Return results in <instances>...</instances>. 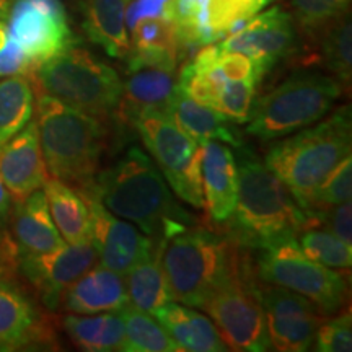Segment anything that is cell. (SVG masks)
I'll return each mask as SVG.
<instances>
[{
	"label": "cell",
	"mask_w": 352,
	"mask_h": 352,
	"mask_svg": "<svg viewBox=\"0 0 352 352\" xmlns=\"http://www.w3.org/2000/svg\"><path fill=\"white\" fill-rule=\"evenodd\" d=\"M87 195L95 196L116 217L135 223L153 240L170 239L195 222L175 201L158 166L139 147H131L103 171Z\"/></svg>",
	"instance_id": "1"
},
{
	"label": "cell",
	"mask_w": 352,
	"mask_h": 352,
	"mask_svg": "<svg viewBox=\"0 0 352 352\" xmlns=\"http://www.w3.org/2000/svg\"><path fill=\"white\" fill-rule=\"evenodd\" d=\"M236 164L239 197L232 214L235 243L261 248L318 226L315 215L302 209L290 189L256 157L240 151Z\"/></svg>",
	"instance_id": "2"
},
{
	"label": "cell",
	"mask_w": 352,
	"mask_h": 352,
	"mask_svg": "<svg viewBox=\"0 0 352 352\" xmlns=\"http://www.w3.org/2000/svg\"><path fill=\"white\" fill-rule=\"evenodd\" d=\"M36 111L39 144L47 171L52 178L83 195L90 192L107 147L104 126L98 118L46 94L39 95Z\"/></svg>",
	"instance_id": "3"
},
{
	"label": "cell",
	"mask_w": 352,
	"mask_h": 352,
	"mask_svg": "<svg viewBox=\"0 0 352 352\" xmlns=\"http://www.w3.org/2000/svg\"><path fill=\"white\" fill-rule=\"evenodd\" d=\"M351 111L340 108L320 124L303 127L292 138H280L267 152L264 165L310 214L316 189L342 158L351 155Z\"/></svg>",
	"instance_id": "4"
},
{
	"label": "cell",
	"mask_w": 352,
	"mask_h": 352,
	"mask_svg": "<svg viewBox=\"0 0 352 352\" xmlns=\"http://www.w3.org/2000/svg\"><path fill=\"white\" fill-rule=\"evenodd\" d=\"M241 256L235 241L206 228L186 227L162 245V266L171 300L202 307Z\"/></svg>",
	"instance_id": "5"
},
{
	"label": "cell",
	"mask_w": 352,
	"mask_h": 352,
	"mask_svg": "<svg viewBox=\"0 0 352 352\" xmlns=\"http://www.w3.org/2000/svg\"><path fill=\"white\" fill-rule=\"evenodd\" d=\"M36 82L43 94L98 120L116 111L122 95L120 74L76 44L39 64Z\"/></svg>",
	"instance_id": "6"
},
{
	"label": "cell",
	"mask_w": 352,
	"mask_h": 352,
	"mask_svg": "<svg viewBox=\"0 0 352 352\" xmlns=\"http://www.w3.org/2000/svg\"><path fill=\"white\" fill-rule=\"evenodd\" d=\"M341 95L342 83L331 76L296 74L254 101L246 131L261 140L285 138L323 120Z\"/></svg>",
	"instance_id": "7"
},
{
	"label": "cell",
	"mask_w": 352,
	"mask_h": 352,
	"mask_svg": "<svg viewBox=\"0 0 352 352\" xmlns=\"http://www.w3.org/2000/svg\"><path fill=\"white\" fill-rule=\"evenodd\" d=\"M258 276L263 283L280 285L308 298L323 314H336L346 303V276L308 258L297 236H285L261 246Z\"/></svg>",
	"instance_id": "8"
},
{
	"label": "cell",
	"mask_w": 352,
	"mask_h": 352,
	"mask_svg": "<svg viewBox=\"0 0 352 352\" xmlns=\"http://www.w3.org/2000/svg\"><path fill=\"white\" fill-rule=\"evenodd\" d=\"M204 308L228 349L263 352L270 349L266 318L253 280L252 267L243 253L230 274L220 283Z\"/></svg>",
	"instance_id": "9"
},
{
	"label": "cell",
	"mask_w": 352,
	"mask_h": 352,
	"mask_svg": "<svg viewBox=\"0 0 352 352\" xmlns=\"http://www.w3.org/2000/svg\"><path fill=\"white\" fill-rule=\"evenodd\" d=\"M132 124L176 196L192 208H204L201 144L179 129L165 111L142 113Z\"/></svg>",
	"instance_id": "10"
},
{
	"label": "cell",
	"mask_w": 352,
	"mask_h": 352,
	"mask_svg": "<svg viewBox=\"0 0 352 352\" xmlns=\"http://www.w3.org/2000/svg\"><path fill=\"white\" fill-rule=\"evenodd\" d=\"M6 21L8 36L34 69L74 44L60 0H12Z\"/></svg>",
	"instance_id": "11"
},
{
	"label": "cell",
	"mask_w": 352,
	"mask_h": 352,
	"mask_svg": "<svg viewBox=\"0 0 352 352\" xmlns=\"http://www.w3.org/2000/svg\"><path fill=\"white\" fill-rule=\"evenodd\" d=\"M258 294L266 318L270 347L283 352L311 349L323 321V311L308 298L280 285L258 284Z\"/></svg>",
	"instance_id": "12"
},
{
	"label": "cell",
	"mask_w": 352,
	"mask_h": 352,
	"mask_svg": "<svg viewBox=\"0 0 352 352\" xmlns=\"http://www.w3.org/2000/svg\"><path fill=\"white\" fill-rule=\"evenodd\" d=\"M98 261L94 241L64 243L44 254H16V263L28 283L38 290L44 305L54 310L60 305L63 294L78 277Z\"/></svg>",
	"instance_id": "13"
},
{
	"label": "cell",
	"mask_w": 352,
	"mask_h": 352,
	"mask_svg": "<svg viewBox=\"0 0 352 352\" xmlns=\"http://www.w3.org/2000/svg\"><path fill=\"white\" fill-rule=\"evenodd\" d=\"M294 47V19L283 8L272 7L259 15H253L240 30L228 34L219 50L248 56L266 74L276 63L292 54Z\"/></svg>",
	"instance_id": "14"
},
{
	"label": "cell",
	"mask_w": 352,
	"mask_h": 352,
	"mask_svg": "<svg viewBox=\"0 0 352 352\" xmlns=\"http://www.w3.org/2000/svg\"><path fill=\"white\" fill-rule=\"evenodd\" d=\"M83 196L90 208L91 241L104 267L124 276L135 264L151 256L157 240L113 215L95 196Z\"/></svg>",
	"instance_id": "15"
},
{
	"label": "cell",
	"mask_w": 352,
	"mask_h": 352,
	"mask_svg": "<svg viewBox=\"0 0 352 352\" xmlns=\"http://www.w3.org/2000/svg\"><path fill=\"white\" fill-rule=\"evenodd\" d=\"M0 176L15 202L44 186L47 171L36 121H30L19 134L0 145Z\"/></svg>",
	"instance_id": "16"
},
{
	"label": "cell",
	"mask_w": 352,
	"mask_h": 352,
	"mask_svg": "<svg viewBox=\"0 0 352 352\" xmlns=\"http://www.w3.org/2000/svg\"><path fill=\"white\" fill-rule=\"evenodd\" d=\"M201 148L204 208L214 222H226L232 217L239 197L236 160L230 148L219 140H206Z\"/></svg>",
	"instance_id": "17"
},
{
	"label": "cell",
	"mask_w": 352,
	"mask_h": 352,
	"mask_svg": "<svg viewBox=\"0 0 352 352\" xmlns=\"http://www.w3.org/2000/svg\"><path fill=\"white\" fill-rule=\"evenodd\" d=\"M47 333L43 318L19 285L0 276V352L41 344Z\"/></svg>",
	"instance_id": "18"
},
{
	"label": "cell",
	"mask_w": 352,
	"mask_h": 352,
	"mask_svg": "<svg viewBox=\"0 0 352 352\" xmlns=\"http://www.w3.org/2000/svg\"><path fill=\"white\" fill-rule=\"evenodd\" d=\"M60 305L70 314L77 315L120 311L129 305L126 280L120 272L108 270L103 264H95L67 287L60 298Z\"/></svg>",
	"instance_id": "19"
},
{
	"label": "cell",
	"mask_w": 352,
	"mask_h": 352,
	"mask_svg": "<svg viewBox=\"0 0 352 352\" xmlns=\"http://www.w3.org/2000/svg\"><path fill=\"white\" fill-rule=\"evenodd\" d=\"M175 88V70L158 67L129 70V77L122 82V95L116 108L118 114L122 121L132 124L142 113L165 111Z\"/></svg>",
	"instance_id": "20"
},
{
	"label": "cell",
	"mask_w": 352,
	"mask_h": 352,
	"mask_svg": "<svg viewBox=\"0 0 352 352\" xmlns=\"http://www.w3.org/2000/svg\"><path fill=\"white\" fill-rule=\"evenodd\" d=\"M13 233L16 254L51 253L65 243L51 217L43 189H36L21 202H16Z\"/></svg>",
	"instance_id": "21"
},
{
	"label": "cell",
	"mask_w": 352,
	"mask_h": 352,
	"mask_svg": "<svg viewBox=\"0 0 352 352\" xmlns=\"http://www.w3.org/2000/svg\"><path fill=\"white\" fill-rule=\"evenodd\" d=\"M127 72L142 67L176 70L179 41L173 23L164 16L144 19L132 26Z\"/></svg>",
	"instance_id": "22"
},
{
	"label": "cell",
	"mask_w": 352,
	"mask_h": 352,
	"mask_svg": "<svg viewBox=\"0 0 352 352\" xmlns=\"http://www.w3.org/2000/svg\"><path fill=\"white\" fill-rule=\"evenodd\" d=\"M165 113L197 144L206 140H219L241 147L240 135L236 134L235 127L227 116H223L217 109L197 103L178 87L175 88Z\"/></svg>",
	"instance_id": "23"
},
{
	"label": "cell",
	"mask_w": 352,
	"mask_h": 352,
	"mask_svg": "<svg viewBox=\"0 0 352 352\" xmlns=\"http://www.w3.org/2000/svg\"><path fill=\"white\" fill-rule=\"evenodd\" d=\"M153 316L160 321L179 351L223 352L228 349L212 320L192 308L170 302Z\"/></svg>",
	"instance_id": "24"
},
{
	"label": "cell",
	"mask_w": 352,
	"mask_h": 352,
	"mask_svg": "<svg viewBox=\"0 0 352 352\" xmlns=\"http://www.w3.org/2000/svg\"><path fill=\"white\" fill-rule=\"evenodd\" d=\"M129 0H85L83 30L91 43L108 56L126 59L131 51V38L126 25Z\"/></svg>",
	"instance_id": "25"
},
{
	"label": "cell",
	"mask_w": 352,
	"mask_h": 352,
	"mask_svg": "<svg viewBox=\"0 0 352 352\" xmlns=\"http://www.w3.org/2000/svg\"><path fill=\"white\" fill-rule=\"evenodd\" d=\"M51 217L65 243L91 240V217L87 197L56 178H47L43 186Z\"/></svg>",
	"instance_id": "26"
},
{
	"label": "cell",
	"mask_w": 352,
	"mask_h": 352,
	"mask_svg": "<svg viewBox=\"0 0 352 352\" xmlns=\"http://www.w3.org/2000/svg\"><path fill=\"white\" fill-rule=\"evenodd\" d=\"M64 329L78 349L90 352L124 351L126 334L120 311L67 315Z\"/></svg>",
	"instance_id": "27"
},
{
	"label": "cell",
	"mask_w": 352,
	"mask_h": 352,
	"mask_svg": "<svg viewBox=\"0 0 352 352\" xmlns=\"http://www.w3.org/2000/svg\"><path fill=\"white\" fill-rule=\"evenodd\" d=\"M162 245L164 240H157L151 256L135 264L127 272L126 279L129 305L152 315L171 302L170 289L162 266Z\"/></svg>",
	"instance_id": "28"
},
{
	"label": "cell",
	"mask_w": 352,
	"mask_h": 352,
	"mask_svg": "<svg viewBox=\"0 0 352 352\" xmlns=\"http://www.w3.org/2000/svg\"><path fill=\"white\" fill-rule=\"evenodd\" d=\"M34 91L21 76H12L0 82V145L19 134L32 121Z\"/></svg>",
	"instance_id": "29"
},
{
	"label": "cell",
	"mask_w": 352,
	"mask_h": 352,
	"mask_svg": "<svg viewBox=\"0 0 352 352\" xmlns=\"http://www.w3.org/2000/svg\"><path fill=\"white\" fill-rule=\"evenodd\" d=\"M124 323L127 352H175L179 351L166 329L151 314L127 305L120 310Z\"/></svg>",
	"instance_id": "30"
},
{
	"label": "cell",
	"mask_w": 352,
	"mask_h": 352,
	"mask_svg": "<svg viewBox=\"0 0 352 352\" xmlns=\"http://www.w3.org/2000/svg\"><path fill=\"white\" fill-rule=\"evenodd\" d=\"M320 54L324 67L342 85H349L352 77V26L351 16H338L320 30Z\"/></svg>",
	"instance_id": "31"
},
{
	"label": "cell",
	"mask_w": 352,
	"mask_h": 352,
	"mask_svg": "<svg viewBox=\"0 0 352 352\" xmlns=\"http://www.w3.org/2000/svg\"><path fill=\"white\" fill-rule=\"evenodd\" d=\"M303 253L314 261L336 270H349L352 264V245H347L327 228L308 227L297 235Z\"/></svg>",
	"instance_id": "32"
},
{
	"label": "cell",
	"mask_w": 352,
	"mask_h": 352,
	"mask_svg": "<svg viewBox=\"0 0 352 352\" xmlns=\"http://www.w3.org/2000/svg\"><path fill=\"white\" fill-rule=\"evenodd\" d=\"M352 192V158L347 155L340 162V165L327 176L320 188L316 189L314 202H311L310 214L314 215L318 210L333 208L351 201Z\"/></svg>",
	"instance_id": "33"
},
{
	"label": "cell",
	"mask_w": 352,
	"mask_h": 352,
	"mask_svg": "<svg viewBox=\"0 0 352 352\" xmlns=\"http://www.w3.org/2000/svg\"><path fill=\"white\" fill-rule=\"evenodd\" d=\"M294 19L305 32H320L324 25L349 10L351 0H290Z\"/></svg>",
	"instance_id": "34"
},
{
	"label": "cell",
	"mask_w": 352,
	"mask_h": 352,
	"mask_svg": "<svg viewBox=\"0 0 352 352\" xmlns=\"http://www.w3.org/2000/svg\"><path fill=\"white\" fill-rule=\"evenodd\" d=\"M258 83L246 80H226L215 108L230 121L246 122L252 113Z\"/></svg>",
	"instance_id": "35"
},
{
	"label": "cell",
	"mask_w": 352,
	"mask_h": 352,
	"mask_svg": "<svg viewBox=\"0 0 352 352\" xmlns=\"http://www.w3.org/2000/svg\"><path fill=\"white\" fill-rule=\"evenodd\" d=\"M314 344L321 352H349L352 349V321L349 311L334 316L333 320L324 323L321 321Z\"/></svg>",
	"instance_id": "36"
},
{
	"label": "cell",
	"mask_w": 352,
	"mask_h": 352,
	"mask_svg": "<svg viewBox=\"0 0 352 352\" xmlns=\"http://www.w3.org/2000/svg\"><path fill=\"white\" fill-rule=\"evenodd\" d=\"M316 220L327 226V230L341 239L344 243L352 245V212L351 201L342 202V204L333 206V208L318 210L314 214Z\"/></svg>",
	"instance_id": "37"
},
{
	"label": "cell",
	"mask_w": 352,
	"mask_h": 352,
	"mask_svg": "<svg viewBox=\"0 0 352 352\" xmlns=\"http://www.w3.org/2000/svg\"><path fill=\"white\" fill-rule=\"evenodd\" d=\"M28 69H32V65H30L23 51L12 38H8L6 46L0 50V77L20 76Z\"/></svg>",
	"instance_id": "38"
},
{
	"label": "cell",
	"mask_w": 352,
	"mask_h": 352,
	"mask_svg": "<svg viewBox=\"0 0 352 352\" xmlns=\"http://www.w3.org/2000/svg\"><path fill=\"white\" fill-rule=\"evenodd\" d=\"M170 0H129L126 7V25L132 30L138 21L153 16H164Z\"/></svg>",
	"instance_id": "39"
},
{
	"label": "cell",
	"mask_w": 352,
	"mask_h": 352,
	"mask_svg": "<svg viewBox=\"0 0 352 352\" xmlns=\"http://www.w3.org/2000/svg\"><path fill=\"white\" fill-rule=\"evenodd\" d=\"M16 259V250L15 252H12L10 246H8V241L7 243H0V276L7 277L12 274L13 271V261Z\"/></svg>",
	"instance_id": "40"
},
{
	"label": "cell",
	"mask_w": 352,
	"mask_h": 352,
	"mask_svg": "<svg viewBox=\"0 0 352 352\" xmlns=\"http://www.w3.org/2000/svg\"><path fill=\"white\" fill-rule=\"evenodd\" d=\"M10 201H12L10 192L7 191L6 184H3L2 176H0V226L6 222L8 210H10Z\"/></svg>",
	"instance_id": "41"
},
{
	"label": "cell",
	"mask_w": 352,
	"mask_h": 352,
	"mask_svg": "<svg viewBox=\"0 0 352 352\" xmlns=\"http://www.w3.org/2000/svg\"><path fill=\"white\" fill-rule=\"evenodd\" d=\"M8 30H7V21H0V50L6 46L8 41Z\"/></svg>",
	"instance_id": "42"
},
{
	"label": "cell",
	"mask_w": 352,
	"mask_h": 352,
	"mask_svg": "<svg viewBox=\"0 0 352 352\" xmlns=\"http://www.w3.org/2000/svg\"><path fill=\"white\" fill-rule=\"evenodd\" d=\"M12 0H0V21H6Z\"/></svg>",
	"instance_id": "43"
},
{
	"label": "cell",
	"mask_w": 352,
	"mask_h": 352,
	"mask_svg": "<svg viewBox=\"0 0 352 352\" xmlns=\"http://www.w3.org/2000/svg\"><path fill=\"white\" fill-rule=\"evenodd\" d=\"M272 2H277V0H258V3L261 6V8L270 6V3H272Z\"/></svg>",
	"instance_id": "44"
},
{
	"label": "cell",
	"mask_w": 352,
	"mask_h": 352,
	"mask_svg": "<svg viewBox=\"0 0 352 352\" xmlns=\"http://www.w3.org/2000/svg\"><path fill=\"white\" fill-rule=\"evenodd\" d=\"M0 243H7L6 235H3V232H2V226H0Z\"/></svg>",
	"instance_id": "45"
}]
</instances>
